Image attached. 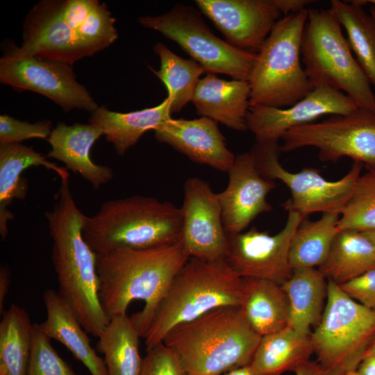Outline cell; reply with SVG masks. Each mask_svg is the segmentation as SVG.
<instances>
[{"label": "cell", "mask_w": 375, "mask_h": 375, "mask_svg": "<svg viewBox=\"0 0 375 375\" xmlns=\"http://www.w3.org/2000/svg\"><path fill=\"white\" fill-rule=\"evenodd\" d=\"M85 216L74 199L69 178L62 179L53 208L45 212L53 242L51 259L58 292L85 331L98 338L110 318L99 298L97 253L83 235Z\"/></svg>", "instance_id": "1"}, {"label": "cell", "mask_w": 375, "mask_h": 375, "mask_svg": "<svg viewBox=\"0 0 375 375\" xmlns=\"http://www.w3.org/2000/svg\"><path fill=\"white\" fill-rule=\"evenodd\" d=\"M189 258L181 241L154 249L97 254L99 298L104 312L110 319L126 315L132 301H143L142 310L130 317L144 338L157 306Z\"/></svg>", "instance_id": "2"}, {"label": "cell", "mask_w": 375, "mask_h": 375, "mask_svg": "<svg viewBox=\"0 0 375 375\" xmlns=\"http://www.w3.org/2000/svg\"><path fill=\"white\" fill-rule=\"evenodd\" d=\"M239 306L222 307L177 326L163 343L186 375H223L251 364L260 340Z\"/></svg>", "instance_id": "3"}, {"label": "cell", "mask_w": 375, "mask_h": 375, "mask_svg": "<svg viewBox=\"0 0 375 375\" xmlns=\"http://www.w3.org/2000/svg\"><path fill=\"white\" fill-rule=\"evenodd\" d=\"M181 208L155 197L134 195L103 203L85 216L83 235L97 254L162 247L181 240Z\"/></svg>", "instance_id": "4"}, {"label": "cell", "mask_w": 375, "mask_h": 375, "mask_svg": "<svg viewBox=\"0 0 375 375\" xmlns=\"http://www.w3.org/2000/svg\"><path fill=\"white\" fill-rule=\"evenodd\" d=\"M242 278L225 262L190 258L171 282L144 337L147 351L174 328L217 308L240 306Z\"/></svg>", "instance_id": "5"}, {"label": "cell", "mask_w": 375, "mask_h": 375, "mask_svg": "<svg viewBox=\"0 0 375 375\" xmlns=\"http://www.w3.org/2000/svg\"><path fill=\"white\" fill-rule=\"evenodd\" d=\"M301 55L312 89L325 87L342 92L359 108L375 112L372 86L330 8L308 9Z\"/></svg>", "instance_id": "6"}, {"label": "cell", "mask_w": 375, "mask_h": 375, "mask_svg": "<svg viewBox=\"0 0 375 375\" xmlns=\"http://www.w3.org/2000/svg\"><path fill=\"white\" fill-rule=\"evenodd\" d=\"M308 9L284 16L257 53L248 82L251 106H290L313 89L301 63Z\"/></svg>", "instance_id": "7"}, {"label": "cell", "mask_w": 375, "mask_h": 375, "mask_svg": "<svg viewBox=\"0 0 375 375\" xmlns=\"http://www.w3.org/2000/svg\"><path fill=\"white\" fill-rule=\"evenodd\" d=\"M310 336L322 367L336 373L356 370L375 338V311L328 279L324 312Z\"/></svg>", "instance_id": "8"}, {"label": "cell", "mask_w": 375, "mask_h": 375, "mask_svg": "<svg viewBox=\"0 0 375 375\" xmlns=\"http://www.w3.org/2000/svg\"><path fill=\"white\" fill-rule=\"evenodd\" d=\"M138 22L176 42L208 74L249 80L257 53L240 49L217 37L195 8L178 3L164 14L141 17Z\"/></svg>", "instance_id": "9"}, {"label": "cell", "mask_w": 375, "mask_h": 375, "mask_svg": "<svg viewBox=\"0 0 375 375\" xmlns=\"http://www.w3.org/2000/svg\"><path fill=\"white\" fill-rule=\"evenodd\" d=\"M281 151L278 142L256 141L251 150L261 174L272 181H282L290 189L291 197L282 203V207L303 217L314 212L341 214L352 195L364 165L353 161L347 174L332 181L325 179L314 168L289 172L279 162Z\"/></svg>", "instance_id": "10"}, {"label": "cell", "mask_w": 375, "mask_h": 375, "mask_svg": "<svg viewBox=\"0 0 375 375\" xmlns=\"http://www.w3.org/2000/svg\"><path fill=\"white\" fill-rule=\"evenodd\" d=\"M281 151L304 147L319 151V158L336 162L342 157L375 168V112L358 108L347 115H331L288 130L282 136Z\"/></svg>", "instance_id": "11"}, {"label": "cell", "mask_w": 375, "mask_h": 375, "mask_svg": "<svg viewBox=\"0 0 375 375\" xmlns=\"http://www.w3.org/2000/svg\"><path fill=\"white\" fill-rule=\"evenodd\" d=\"M0 81L42 94L65 112L78 108L92 113L99 108L77 81L72 65L25 53L14 44L8 46L0 59Z\"/></svg>", "instance_id": "12"}, {"label": "cell", "mask_w": 375, "mask_h": 375, "mask_svg": "<svg viewBox=\"0 0 375 375\" xmlns=\"http://www.w3.org/2000/svg\"><path fill=\"white\" fill-rule=\"evenodd\" d=\"M303 218L297 212L288 211L284 227L274 235L255 226L247 231L227 233L226 262L241 278L269 280L281 285L292 273L290 246Z\"/></svg>", "instance_id": "13"}, {"label": "cell", "mask_w": 375, "mask_h": 375, "mask_svg": "<svg viewBox=\"0 0 375 375\" xmlns=\"http://www.w3.org/2000/svg\"><path fill=\"white\" fill-rule=\"evenodd\" d=\"M181 208V242L189 256L206 262H226L228 238L218 193L203 180L188 178Z\"/></svg>", "instance_id": "14"}, {"label": "cell", "mask_w": 375, "mask_h": 375, "mask_svg": "<svg viewBox=\"0 0 375 375\" xmlns=\"http://www.w3.org/2000/svg\"><path fill=\"white\" fill-rule=\"evenodd\" d=\"M358 108L344 92L320 87L286 108L251 106L247 117V129L258 142H278L291 128L312 123L324 115H347Z\"/></svg>", "instance_id": "15"}, {"label": "cell", "mask_w": 375, "mask_h": 375, "mask_svg": "<svg viewBox=\"0 0 375 375\" xmlns=\"http://www.w3.org/2000/svg\"><path fill=\"white\" fill-rule=\"evenodd\" d=\"M195 3L227 42L253 53L258 52L281 15L271 0H196Z\"/></svg>", "instance_id": "16"}, {"label": "cell", "mask_w": 375, "mask_h": 375, "mask_svg": "<svg viewBox=\"0 0 375 375\" xmlns=\"http://www.w3.org/2000/svg\"><path fill=\"white\" fill-rule=\"evenodd\" d=\"M20 50L27 54L73 65L93 53L62 15L58 0L37 3L23 24Z\"/></svg>", "instance_id": "17"}, {"label": "cell", "mask_w": 375, "mask_h": 375, "mask_svg": "<svg viewBox=\"0 0 375 375\" xmlns=\"http://www.w3.org/2000/svg\"><path fill=\"white\" fill-rule=\"evenodd\" d=\"M228 173L227 187L218 195L225 231L235 234L244 231L259 215L272 210L267 197L276 184L261 174L251 151L237 155Z\"/></svg>", "instance_id": "18"}, {"label": "cell", "mask_w": 375, "mask_h": 375, "mask_svg": "<svg viewBox=\"0 0 375 375\" xmlns=\"http://www.w3.org/2000/svg\"><path fill=\"white\" fill-rule=\"evenodd\" d=\"M153 131L159 142L169 145L197 163L228 172L234 162L235 156L228 149L217 122L208 117L171 118Z\"/></svg>", "instance_id": "19"}, {"label": "cell", "mask_w": 375, "mask_h": 375, "mask_svg": "<svg viewBox=\"0 0 375 375\" xmlns=\"http://www.w3.org/2000/svg\"><path fill=\"white\" fill-rule=\"evenodd\" d=\"M101 135L103 131L90 124L60 122L47 140L51 149L47 157L63 162L66 169L79 174L98 190L113 178L111 168L94 163L90 156L93 144Z\"/></svg>", "instance_id": "20"}, {"label": "cell", "mask_w": 375, "mask_h": 375, "mask_svg": "<svg viewBox=\"0 0 375 375\" xmlns=\"http://www.w3.org/2000/svg\"><path fill=\"white\" fill-rule=\"evenodd\" d=\"M250 95L248 81H227L208 74L199 80L192 101L201 117H208L237 131H245L248 130Z\"/></svg>", "instance_id": "21"}, {"label": "cell", "mask_w": 375, "mask_h": 375, "mask_svg": "<svg viewBox=\"0 0 375 375\" xmlns=\"http://www.w3.org/2000/svg\"><path fill=\"white\" fill-rule=\"evenodd\" d=\"M42 297L47 317L40 326L44 333L64 345L91 375H108L103 358L92 347L88 333L67 302L52 289Z\"/></svg>", "instance_id": "22"}, {"label": "cell", "mask_w": 375, "mask_h": 375, "mask_svg": "<svg viewBox=\"0 0 375 375\" xmlns=\"http://www.w3.org/2000/svg\"><path fill=\"white\" fill-rule=\"evenodd\" d=\"M42 166L54 171L60 179L69 178L66 168L58 166L31 147L21 143L0 145V235L5 240L8 223L14 218L8 209L14 199H24L28 182L23 172L31 167Z\"/></svg>", "instance_id": "23"}, {"label": "cell", "mask_w": 375, "mask_h": 375, "mask_svg": "<svg viewBox=\"0 0 375 375\" xmlns=\"http://www.w3.org/2000/svg\"><path fill=\"white\" fill-rule=\"evenodd\" d=\"M172 114L170 101L167 97L156 106L129 112H114L103 106L99 107L91 113L88 122L99 127L117 155L123 156L147 131H154L170 119Z\"/></svg>", "instance_id": "24"}, {"label": "cell", "mask_w": 375, "mask_h": 375, "mask_svg": "<svg viewBox=\"0 0 375 375\" xmlns=\"http://www.w3.org/2000/svg\"><path fill=\"white\" fill-rule=\"evenodd\" d=\"M240 308L251 327L261 337L288 326L289 301L281 285L242 278Z\"/></svg>", "instance_id": "25"}, {"label": "cell", "mask_w": 375, "mask_h": 375, "mask_svg": "<svg viewBox=\"0 0 375 375\" xmlns=\"http://www.w3.org/2000/svg\"><path fill=\"white\" fill-rule=\"evenodd\" d=\"M281 286L289 301L288 326L310 335L324 312L328 279L319 269H296Z\"/></svg>", "instance_id": "26"}, {"label": "cell", "mask_w": 375, "mask_h": 375, "mask_svg": "<svg viewBox=\"0 0 375 375\" xmlns=\"http://www.w3.org/2000/svg\"><path fill=\"white\" fill-rule=\"evenodd\" d=\"M314 347L310 335L299 333L288 326L262 336L249 365L266 374L281 375L310 360Z\"/></svg>", "instance_id": "27"}, {"label": "cell", "mask_w": 375, "mask_h": 375, "mask_svg": "<svg viewBox=\"0 0 375 375\" xmlns=\"http://www.w3.org/2000/svg\"><path fill=\"white\" fill-rule=\"evenodd\" d=\"M318 269L327 279L338 285L346 283L375 269V244L364 231H340Z\"/></svg>", "instance_id": "28"}, {"label": "cell", "mask_w": 375, "mask_h": 375, "mask_svg": "<svg viewBox=\"0 0 375 375\" xmlns=\"http://www.w3.org/2000/svg\"><path fill=\"white\" fill-rule=\"evenodd\" d=\"M140 338L127 314L110 319L97 345L104 356L108 375H140L143 358L139 351Z\"/></svg>", "instance_id": "29"}, {"label": "cell", "mask_w": 375, "mask_h": 375, "mask_svg": "<svg viewBox=\"0 0 375 375\" xmlns=\"http://www.w3.org/2000/svg\"><path fill=\"white\" fill-rule=\"evenodd\" d=\"M339 212H324L315 221L303 218L291 240L289 262L292 270L318 268L325 262L340 231Z\"/></svg>", "instance_id": "30"}, {"label": "cell", "mask_w": 375, "mask_h": 375, "mask_svg": "<svg viewBox=\"0 0 375 375\" xmlns=\"http://www.w3.org/2000/svg\"><path fill=\"white\" fill-rule=\"evenodd\" d=\"M33 324L25 309L12 304L0 322V375H27Z\"/></svg>", "instance_id": "31"}, {"label": "cell", "mask_w": 375, "mask_h": 375, "mask_svg": "<svg viewBox=\"0 0 375 375\" xmlns=\"http://www.w3.org/2000/svg\"><path fill=\"white\" fill-rule=\"evenodd\" d=\"M330 4L356 59L375 89V19L356 0H332Z\"/></svg>", "instance_id": "32"}, {"label": "cell", "mask_w": 375, "mask_h": 375, "mask_svg": "<svg viewBox=\"0 0 375 375\" xmlns=\"http://www.w3.org/2000/svg\"><path fill=\"white\" fill-rule=\"evenodd\" d=\"M59 3L63 17L94 54L117 40L115 19L106 3L98 0H59Z\"/></svg>", "instance_id": "33"}, {"label": "cell", "mask_w": 375, "mask_h": 375, "mask_svg": "<svg viewBox=\"0 0 375 375\" xmlns=\"http://www.w3.org/2000/svg\"><path fill=\"white\" fill-rule=\"evenodd\" d=\"M153 49L160 58V67L151 69L167 88L172 113L178 112L192 101L200 76L206 72L197 61L180 57L162 42H157Z\"/></svg>", "instance_id": "34"}, {"label": "cell", "mask_w": 375, "mask_h": 375, "mask_svg": "<svg viewBox=\"0 0 375 375\" xmlns=\"http://www.w3.org/2000/svg\"><path fill=\"white\" fill-rule=\"evenodd\" d=\"M338 229H375V168L367 169L358 178L352 195L341 212Z\"/></svg>", "instance_id": "35"}, {"label": "cell", "mask_w": 375, "mask_h": 375, "mask_svg": "<svg viewBox=\"0 0 375 375\" xmlns=\"http://www.w3.org/2000/svg\"><path fill=\"white\" fill-rule=\"evenodd\" d=\"M27 375H77L55 350L40 324H33Z\"/></svg>", "instance_id": "36"}, {"label": "cell", "mask_w": 375, "mask_h": 375, "mask_svg": "<svg viewBox=\"0 0 375 375\" xmlns=\"http://www.w3.org/2000/svg\"><path fill=\"white\" fill-rule=\"evenodd\" d=\"M53 128L49 120L29 123L8 115L0 116V145L20 143L24 140H48Z\"/></svg>", "instance_id": "37"}, {"label": "cell", "mask_w": 375, "mask_h": 375, "mask_svg": "<svg viewBox=\"0 0 375 375\" xmlns=\"http://www.w3.org/2000/svg\"><path fill=\"white\" fill-rule=\"evenodd\" d=\"M140 375H186L176 354L163 342L147 351Z\"/></svg>", "instance_id": "38"}, {"label": "cell", "mask_w": 375, "mask_h": 375, "mask_svg": "<svg viewBox=\"0 0 375 375\" xmlns=\"http://www.w3.org/2000/svg\"><path fill=\"white\" fill-rule=\"evenodd\" d=\"M339 285L351 298L375 311V269Z\"/></svg>", "instance_id": "39"}, {"label": "cell", "mask_w": 375, "mask_h": 375, "mask_svg": "<svg viewBox=\"0 0 375 375\" xmlns=\"http://www.w3.org/2000/svg\"><path fill=\"white\" fill-rule=\"evenodd\" d=\"M271 1L284 16L307 9L308 5L315 2L310 0H271Z\"/></svg>", "instance_id": "40"}, {"label": "cell", "mask_w": 375, "mask_h": 375, "mask_svg": "<svg viewBox=\"0 0 375 375\" xmlns=\"http://www.w3.org/2000/svg\"><path fill=\"white\" fill-rule=\"evenodd\" d=\"M294 372L295 375H338L340 374L326 369L318 362L310 360L297 366Z\"/></svg>", "instance_id": "41"}, {"label": "cell", "mask_w": 375, "mask_h": 375, "mask_svg": "<svg viewBox=\"0 0 375 375\" xmlns=\"http://www.w3.org/2000/svg\"><path fill=\"white\" fill-rule=\"evenodd\" d=\"M10 285V270L6 265L0 267V315L5 311L4 304L6 297L8 292Z\"/></svg>", "instance_id": "42"}, {"label": "cell", "mask_w": 375, "mask_h": 375, "mask_svg": "<svg viewBox=\"0 0 375 375\" xmlns=\"http://www.w3.org/2000/svg\"><path fill=\"white\" fill-rule=\"evenodd\" d=\"M356 370L360 375H375V355L365 356Z\"/></svg>", "instance_id": "43"}, {"label": "cell", "mask_w": 375, "mask_h": 375, "mask_svg": "<svg viewBox=\"0 0 375 375\" xmlns=\"http://www.w3.org/2000/svg\"><path fill=\"white\" fill-rule=\"evenodd\" d=\"M223 375H274L260 373L254 370L250 365L231 370Z\"/></svg>", "instance_id": "44"}, {"label": "cell", "mask_w": 375, "mask_h": 375, "mask_svg": "<svg viewBox=\"0 0 375 375\" xmlns=\"http://www.w3.org/2000/svg\"><path fill=\"white\" fill-rule=\"evenodd\" d=\"M370 355H375V338L368 347L367 349L366 350V352L365 353L364 358L367 356Z\"/></svg>", "instance_id": "45"}, {"label": "cell", "mask_w": 375, "mask_h": 375, "mask_svg": "<svg viewBox=\"0 0 375 375\" xmlns=\"http://www.w3.org/2000/svg\"><path fill=\"white\" fill-rule=\"evenodd\" d=\"M364 232L375 244V229Z\"/></svg>", "instance_id": "46"}, {"label": "cell", "mask_w": 375, "mask_h": 375, "mask_svg": "<svg viewBox=\"0 0 375 375\" xmlns=\"http://www.w3.org/2000/svg\"><path fill=\"white\" fill-rule=\"evenodd\" d=\"M360 4L365 6L367 3H371L375 7V0H356Z\"/></svg>", "instance_id": "47"}, {"label": "cell", "mask_w": 375, "mask_h": 375, "mask_svg": "<svg viewBox=\"0 0 375 375\" xmlns=\"http://www.w3.org/2000/svg\"><path fill=\"white\" fill-rule=\"evenodd\" d=\"M338 375H360L357 370H353L349 372H346L343 373H340Z\"/></svg>", "instance_id": "48"}, {"label": "cell", "mask_w": 375, "mask_h": 375, "mask_svg": "<svg viewBox=\"0 0 375 375\" xmlns=\"http://www.w3.org/2000/svg\"><path fill=\"white\" fill-rule=\"evenodd\" d=\"M369 14L375 19V7L374 6H372V7L370 8Z\"/></svg>", "instance_id": "49"}]
</instances>
